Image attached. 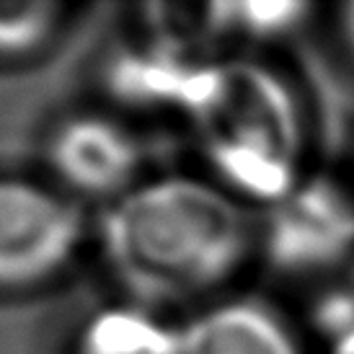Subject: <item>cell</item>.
Instances as JSON below:
<instances>
[{"mask_svg":"<svg viewBox=\"0 0 354 354\" xmlns=\"http://www.w3.org/2000/svg\"><path fill=\"white\" fill-rule=\"evenodd\" d=\"M246 212L217 181L171 174L109 202L99 248L132 303L194 300L230 282L251 251Z\"/></svg>","mask_w":354,"mask_h":354,"instance_id":"cell-1","label":"cell"},{"mask_svg":"<svg viewBox=\"0 0 354 354\" xmlns=\"http://www.w3.org/2000/svg\"><path fill=\"white\" fill-rule=\"evenodd\" d=\"M184 117L217 184L236 199L269 207L305 176L303 111L290 83L264 62H212Z\"/></svg>","mask_w":354,"mask_h":354,"instance_id":"cell-2","label":"cell"},{"mask_svg":"<svg viewBox=\"0 0 354 354\" xmlns=\"http://www.w3.org/2000/svg\"><path fill=\"white\" fill-rule=\"evenodd\" d=\"M261 251L277 272L324 274L354 256V194L331 176H303L266 207Z\"/></svg>","mask_w":354,"mask_h":354,"instance_id":"cell-3","label":"cell"},{"mask_svg":"<svg viewBox=\"0 0 354 354\" xmlns=\"http://www.w3.org/2000/svg\"><path fill=\"white\" fill-rule=\"evenodd\" d=\"M86 238L75 202L34 181L0 178V287H31L59 274Z\"/></svg>","mask_w":354,"mask_h":354,"instance_id":"cell-4","label":"cell"},{"mask_svg":"<svg viewBox=\"0 0 354 354\" xmlns=\"http://www.w3.org/2000/svg\"><path fill=\"white\" fill-rule=\"evenodd\" d=\"M47 158L59 184L70 192L114 202L138 184L142 148L117 119L78 114L55 129Z\"/></svg>","mask_w":354,"mask_h":354,"instance_id":"cell-5","label":"cell"},{"mask_svg":"<svg viewBox=\"0 0 354 354\" xmlns=\"http://www.w3.org/2000/svg\"><path fill=\"white\" fill-rule=\"evenodd\" d=\"M209 65V59L194 57L187 44L158 34L156 39L124 47L109 59L106 88L127 106L178 109L187 114Z\"/></svg>","mask_w":354,"mask_h":354,"instance_id":"cell-6","label":"cell"},{"mask_svg":"<svg viewBox=\"0 0 354 354\" xmlns=\"http://www.w3.org/2000/svg\"><path fill=\"white\" fill-rule=\"evenodd\" d=\"M178 354H303V349L274 308L233 297L178 326Z\"/></svg>","mask_w":354,"mask_h":354,"instance_id":"cell-7","label":"cell"},{"mask_svg":"<svg viewBox=\"0 0 354 354\" xmlns=\"http://www.w3.org/2000/svg\"><path fill=\"white\" fill-rule=\"evenodd\" d=\"M78 354H178V326L148 305H111L80 328Z\"/></svg>","mask_w":354,"mask_h":354,"instance_id":"cell-8","label":"cell"},{"mask_svg":"<svg viewBox=\"0 0 354 354\" xmlns=\"http://www.w3.org/2000/svg\"><path fill=\"white\" fill-rule=\"evenodd\" d=\"M310 13L305 3H215L209 6L212 34L277 39L295 31Z\"/></svg>","mask_w":354,"mask_h":354,"instance_id":"cell-9","label":"cell"},{"mask_svg":"<svg viewBox=\"0 0 354 354\" xmlns=\"http://www.w3.org/2000/svg\"><path fill=\"white\" fill-rule=\"evenodd\" d=\"M57 3H0V55L16 57L39 50L59 24Z\"/></svg>","mask_w":354,"mask_h":354,"instance_id":"cell-10","label":"cell"},{"mask_svg":"<svg viewBox=\"0 0 354 354\" xmlns=\"http://www.w3.org/2000/svg\"><path fill=\"white\" fill-rule=\"evenodd\" d=\"M326 354H354V326L328 339Z\"/></svg>","mask_w":354,"mask_h":354,"instance_id":"cell-11","label":"cell"},{"mask_svg":"<svg viewBox=\"0 0 354 354\" xmlns=\"http://www.w3.org/2000/svg\"><path fill=\"white\" fill-rule=\"evenodd\" d=\"M342 31H344V39L354 55V3L344 6V10H342Z\"/></svg>","mask_w":354,"mask_h":354,"instance_id":"cell-12","label":"cell"},{"mask_svg":"<svg viewBox=\"0 0 354 354\" xmlns=\"http://www.w3.org/2000/svg\"><path fill=\"white\" fill-rule=\"evenodd\" d=\"M349 290H352V292H354V279H352V287H349Z\"/></svg>","mask_w":354,"mask_h":354,"instance_id":"cell-13","label":"cell"}]
</instances>
